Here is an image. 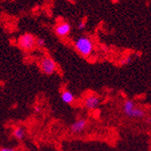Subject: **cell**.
<instances>
[{
	"instance_id": "7",
	"label": "cell",
	"mask_w": 151,
	"mask_h": 151,
	"mask_svg": "<svg viewBox=\"0 0 151 151\" xmlns=\"http://www.w3.org/2000/svg\"><path fill=\"white\" fill-rule=\"evenodd\" d=\"M135 108H136V106H135V103H134L133 101L126 100L124 101V104H123V112H124V114L127 117H129V115L134 111Z\"/></svg>"
},
{
	"instance_id": "8",
	"label": "cell",
	"mask_w": 151,
	"mask_h": 151,
	"mask_svg": "<svg viewBox=\"0 0 151 151\" xmlns=\"http://www.w3.org/2000/svg\"><path fill=\"white\" fill-rule=\"evenodd\" d=\"M61 99L64 103L71 104L74 101V95L72 91H68V90H64L61 94Z\"/></svg>"
},
{
	"instance_id": "11",
	"label": "cell",
	"mask_w": 151,
	"mask_h": 151,
	"mask_svg": "<svg viewBox=\"0 0 151 151\" xmlns=\"http://www.w3.org/2000/svg\"><path fill=\"white\" fill-rule=\"evenodd\" d=\"M86 20L85 19H82L80 23H79V24H78V29H80V30H82V29H84L85 28V26H86Z\"/></svg>"
},
{
	"instance_id": "13",
	"label": "cell",
	"mask_w": 151,
	"mask_h": 151,
	"mask_svg": "<svg viewBox=\"0 0 151 151\" xmlns=\"http://www.w3.org/2000/svg\"><path fill=\"white\" fill-rule=\"evenodd\" d=\"M35 111L36 113H38V112H40V109H39L38 107H36V108H35Z\"/></svg>"
},
{
	"instance_id": "2",
	"label": "cell",
	"mask_w": 151,
	"mask_h": 151,
	"mask_svg": "<svg viewBox=\"0 0 151 151\" xmlns=\"http://www.w3.org/2000/svg\"><path fill=\"white\" fill-rule=\"evenodd\" d=\"M40 70L43 73L46 75H51L55 73L56 71V63L51 57L45 56L44 58L41 59L39 63Z\"/></svg>"
},
{
	"instance_id": "9",
	"label": "cell",
	"mask_w": 151,
	"mask_h": 151,
	"mask_svg": "<svg viewBox=\"0 0 151 151\" xmlns=\"http://www.w3.org/2000/svg\"><path fill=\"white\" fill-rule=\"evenodd\" d=\"M13 135H14V138L18 139V140H22L24 139V136H25V130L23 127H17L14 129L13 130Z\"/></svg>"
},
{
	"instance_id": "10",
	"label": "cell",
	"mask_w": 151,
	"mask_h": 151,
	"mask_svg": "<svg viewBox=\"0 0 151 151\" xmlns=\"http://www.w3.org/2000/svg\"><path fill=\"white\" fill-rule=\"evenodd\" d=\"M45 45V41L43 38H37L36 39V45H38L39 47H44Z\"/></svg>"
},
{
	"instance_id": "4",
	"label": "cell",
	"mask_w": 151,
	"mask_h": 151,
	"mask_svg": "<svg viewBox=\"0 0 151 151\" xmlns=\"http://www.w3.org/2000/svg\"><path fill=\"white\" fill-rule=\"evenodd\" d=\"M71 30H72V26L67 22H62L58 24L55 26V28H54V32H55V34L60 37L67 36L71 33Z\"/></svg>"
},
{
	"instance_id": "5",
	"label": "cell",
	"mask_w": 151,
	"mask_h": 151,
	"mask_svg": "<svg viewBox=\"0 0 151 151\" xmlns=\"http://www.w3.org/2000/svg\"><path fill=\"white\" fill-rule=\"evenodd\" d=\"M101 102V99L96 95H89L84 99V106L86 109H95L99 106Z\"/></svg>"
},
{
	"instance_id": "12",
	"label": "cell",
	"mask_w": 151,
	"mask_h": 151,
	"mask_svg": "<svg viewBox=\"0 0 151 151\" xmlns=\"http://www.w3.org/2000/svg\"><path fill=\"white\" fill-rule=\"evenodd\" d=\"M0 151H16L15 148H13V147H2L1 149H0Z\"/></svg>"
},
{
	"instance_id": "1",
	"label": "cell",
	"mask_w": 151,
	"mask_h": 151,
	"mask_svg": "<svg viewBox=\"0 0 151 151\" xmlns=\"http://www.w3.org/2000/svg\"><path fill=\"white\" fill-rule=\"evenodd\" d=\"M74 47L81 55L87 57L93 52V42L88 36H81L74 42Z\"/></svg>"
},
{
	"instance_id": "6",
	"label": "cell",
	"mask_w": 151,
	"mask_h": 151,
	"mask_svg": "<svg viewBox=\"0 0 151 151\" xmlns=\"http://www.w3.org/2000/svg\"><path fill=\"white\" fill-rule=\"evenodd\" d=\"M87 122L88 121L85 119H79L75 120L71 125V131L74 134H79L82 132L87 126Z\"/></svg>"
},
{
	"instance_id": "3",
	"label": "cell",
	"mask_w": 151,
	"mask_h": 151,
	"mask_svg": "<svg viewBox=\"0 0 151 151\" xmlns=\"http://www.w3.org/2000/svg\"><path fill=\"white\" fill-rule=\"evenodd\" d=\"M17 43L22 49L28 51L35 47V45H36V39L33 35L25 33L18 38Z\"/></svg>"
}]
</instances>
